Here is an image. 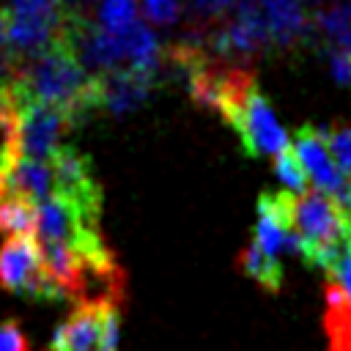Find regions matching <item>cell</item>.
<instances>
[{"label":"cell","instance_id":"obj_23","mask_svg":"<svg viewBox=\"0 0 351 351\" xmlns=\"http://www.w3.org/2000/svg\"><path fill=\"white\" fill-rule=\"evenodd\" d=\"M329 69H332V77L337 82L351 85V52L332 47V52H329Z\"/></svg>","mask_w":351,"mask_h":351},{"label":"cell","instance_id":"obj_19","mask_svg":"<svg viewBox=\"0 0 351 351\" xmlns=\"http://www.w3.org/2000/svg\"><path fill=\"white\" fill-rule=\"evenodd\" d=\"M326 148L332 154V159L337 162V167L343 170L346 178H351V126H335V129H321Z\"/></svg>","mask_w":351,"mask_h":351},{"label":"cell","instance_id":"obj_13","mask_svg":"<svg viewBox=\"0 0 351 351\" xmlns=\"http://www.w3.org/2000/svg\"><path fill=\"white\" fill-rule=\"evenodd\" d=\"M239 269H241L250 280H255L263 291L277 293V291L282 288V266H280V261H277L274 255L263 252L255 239H250L247 247L241 250V255H239Z\"/></svg>","mask_w":351,"mask_h":351},{"label":"cell","instance_id":"obj_16","mask_svg":"<svg viewBox=\"0 0 351 351\" xmlns=\"http://www.w3.org/2000/svg\"><path fill=\"white\" fill-rule=\"evenodd\" d=\"M19 159L16 148V104L8 90H0V176Z\"/></svg>","mask_w":351,"mask_h":351},{"label":"cell","instance_id":"obj_5","mask_svg":"<svg viewBox=\"0 0 351 351\" xmlns=\"http://www.w3.org/2000/svg\"><path fill=\"white\" fill-rule=\"evenodd\" d=\"M0 288L27 296V299H38V302L66 299L60 285L49 277V271L44 266L38 239H33L30 233H16L3 241V247H0Z\"/></svg>","mask_w":351,"mask_h":351},{"label":"cell","instance_id":"obj_18","mask_svg":"<svg viewBox=\"0 0 351 351\" xmlns=\"http://www.w3.org/2000/svg\"><path fill=\"white\" fill-rule=\"evenodd\" d=\"M274 176L285 184L288 192H293V195H304L307 192V173H304L296 151L285 148L282 154L274 156Z\"/></svg>","mask_w":351,"mask_h":351},{"label":"cell","instance_id":"obj_24","mask_svg":"<svg viewBox=\"0 0 351 351\" xmlns=\"http://www.w3.org/2000/svg\"><path fill=\"white\" fill-rule=\"evenodd\" d=\"M63 3V8L71 14V16H80V19H85V8L88 5H99V0H60Z\"/></svg>","mask_w":351,"mask_h":351},{"label":"cell","instance_id":"obj_11","mask_svg":"<svg viewBox=\"0 0 351 351\" xmlns=\"http://www.w3.org/2000/svg\"><path fill=\"white\" fill-rule=\"evenodd\" d=\"M271 47L285 52L302 44L313 30V16L304 0H266Z\"/></svg>","mask_w":351,"mask_h":351},{"label":"cell","instance_id":"obj_17","mask_svg":"<svg viewBox=\"0 0 351 351\" xmlns=\"http://www.w3.org/2000/svg\"><path fill=\"white\" fill-rule=\"evenodd\" d=\"M96 19L107 30H123L137 22V0H99Z\"/></svg>","mask_w":351,"mask_h":351},{"label":"cell","instance_id":"obj_8","mask_svg":"<svg viewBox=\"0 0 351 351\" xmlns=\"http://www.w3.org/2000/svg\"><path fill=\"white\" fill-rule=\"evenodd\" d=\"M291 192H263L258 197V219L252 239L261 244L263 252L280 255V252H293L302 258V239L293 230L291 219Z\"/></svg>","mask_w":351,"mask_h":351},{"label":"cell","instance_id":"obj_9","mask_svg":"<svg viewBox=\"0 0 351 351\" xmlns=\"http://www.w3.org/2000/svg\"><path fill=\"white\" fill-rule=\"evenodd\" d=\"M96 77H99V110L110 115H126V112L140 110L159 82V74L137 71L129 66L104 71Z\"/></svg>","mask_w":351,"mask_h":351},{"label":"cell","instance_id":"obj_14","mask_svg":"<svg viewBox=\"0 0 351 351\" xmlns=\"http://www.w3.org/2000/svg\"><path fill=\"white\" fill-rule=\"evenodd\" d=\"M324 326L329 335V351H351V304L335 285H326Z\"/></svg>","mask_w":351,"mask_h":351},{"label":"cell","instance_id":"obj_3","mask_svg":"<svg viewBox=\"0 0 351 351\" xmlns=\"http://www.w3.org/2000/svg\"><path fill=\"white\" fill-rule=\"evenodd\" d=\"M291 219L302 239V261L329 277L351 250V222L346 211L332 195L307 189L304 195H293Z\"/></svg>","mask_w":351,"mask_h":351},{"label":"cell","instance_id":"obj_12","mask_svg":"<svg viewBox=\"0 0 351 351\" xmlns=\"http://www.w3.org/2000/svg\"><path fill=\"white\" fill-rule=\"evenodd\" d=\"M5 181L14 192L22 197L33 200L36 206L44 203L58 192V178H55V165L52 162H36V159H16L11 170L5 173Z\"/></svg>","mask_w":351,"mask_h":351},{"label":"cell","instance_id":"obj_2","mask_svg":"<svg viewBox=\"0 0 351 351\" xmlns=\"http://www.w3.org/2000/svg\"><path fill=\"white\" fill-rule=\"evenodd\" d=\"M217 112L236 132L247 156H277L288 148V132L277 121L271 104L263 99L255 71L233 63L222 82Z\"/></svg>","mask_w":351,"mask_h":351},{"label":"cell","instance_id":"obj_10","mask_svg":"<svg viewBox=\"0 0 351 351\" xmlns=\"http://www.w3.org/2000/svg\"><path fill=\"white\" fill-rule=\"evenodd\" d=\"M293 143H296V156H299L304 173L313 178L315 189L337 197L346 189L348 178L343 176V170L332 159V154L326 148V140H324V132L313 129V126H302L293 134Z\"/></svg>","mask_w":351,"mask_h":351},{"label":"cell","instance_id":"obj_20","mask_svg":"<svg viewBox=\"0 0 351 351\" xmlns=\"http://www.w3.org/2000/svg\"><path fill=\"white\" fill-rule=\"evenodd\" d=\"M140 11L151 25L170 27L184 14V0H140Z\"/></svg>","mask_w":351,"mask_h":351},{"label":"cell","instance_id":"obj_4","mask_svg":"<svg viewBox=\"0 0 351 351\" xmlns=\"http://www.w3.org/2000/svg\"><path fill=\"white\" fill-rule=\"evenodd\" d=\"M8 27V44L19 66L30 63L60 41H74L80 16H71L60 0H0Z\"/></svg>","mask_w":351,"mask_h":351},{"label":"cell","instance_id":"obj_6","mask_svg":"<svg viewBox=\"0 0 351 351\" xmlns=\"http://www.w3.org/2000/svg\"><path fill=\"white\" fill-rule=\"evenodd\" d=\"M77 126V121L52 104L44 101H16V148L19 159L52 162L66 148V134Z\"/></svg>","mask_w":351,"mask_h":351},{"label":"cell","instance_id":"obj_7","mask_svg":"<svg viewBox=\"0 0 351 351\" xmlns=\"http://www.w3.org/2000/svg\"><path fill=\"white\" fill-rule=\"evenodd\" d=\"M121 304H77L55 329L49 351H118Z\"/></svg>","mask_w":351,"mask_h":351},{"label":"cell","instance_id":"obj_21","mask_svg":"<svg viewBox=\"0 0 351 351\" xmlns=\"http://www.w3.org/2000/svg\"><path fill=\"white\" fill-rule=\"evenodd\" d=\"M239 0H184V8L195 16V22H200L203 27L206 25H217L228 16V11L236 5Z\"/></svg>","mask_w":351,"mask_h":351},{"label":"cell","instance_id":"obj_15","mask_svg":"<svg viewBox=\"0 0 351 351\" xmlns=\"http://www.w3.org/2000/svg\"><path fill=\"white\" fill-rule=\"evenodd\" d=\"M315 30L324 33L337 49L351 52V0H332L315 14Z\"/></svg>","mask_w":351,"mask_h":351},{"label":"cell","instance_id":"obj_22","mask_svg":"<svg viewBox=\"0 0 351 351\" xmlns=\"http://www.w3.org/2000/svg\"><path fill=\"white\" fill-rule=\"evenodd\" d=\"M0 351H30L16 321H0Z\"/></svg>","mask_w":351,"mask_h":351},{"label":"cell","instance_id":"obj_1","mask_svg":"<svg viewBox=\"0 0 351 351\" xmlns=\"http://www.w3.org/2000/svg\"><path fill=\"white\" fill-rule=\"evenodd\" d=\"M11 96L14 104L30 99L60 107L80 123L99 112V77L82 66L74 41H60L22 66Z\"/></svg>","mask_w":351,"mask_h":351}]
</instances>
